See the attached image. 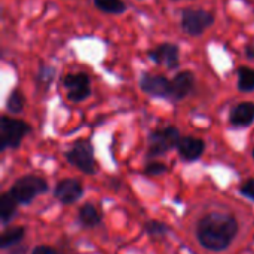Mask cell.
<instances>
[{
    "mask_svg": "<svg viewBox=\"0 0 254 254\" xmlns=\"http://www.w3.org/2000/svg\"><path fill=\"white\" fill-rule=\"evenodd\" d=\"M238 235V222L229 213L213 211L205 214L196 226L199 244L210 252L226 250Z\"/></svg>",
    "mask_w": 254,
    "mask_h": 254,
    "instance_id": "cell-1",
    "label": "cell"
},
{
    "mask_svg": "<svg viewBox=\"0 0 254 254\" xmlns=\"http://www.w3.org/2000/svg\"><path fill=\"white\" fill-rule=\"evenodd\" d=\"M46 190H48V183L45 179L34 174H27L15 180V183L9 189V193L13 196V199L18 204L28 205Z\"/></svg>",
    "mask_w": 254,
    "mask_h": 254,
    "instance_id": "cell-2",
    "label": "cell"
},
{
    "mask_svg": "<svg viewBox=\"0 0 254 254\" xmlns=\"http://www.w3.org/2000/svg\"><path fill=\"white\" fill-rule=\"evenodd\" d=\"M30 131L31 127L27 122L3 116L0 119V149H18Z\"/></svg>",
    "mask_w": 254,
    "mask_h": 254,
    "instance_id": "cell-3",
    "label": "cell"
},
{
    "mask_svg": "<svg viewBox=\"0 0 254 254\" xmlns=\"http://www.w3.org/2000/svg\"><path fill=\"white\" fill-rule=\"evenodd\" d=\"M180 138V131L176 127H165L152 131L149 135L147 158H158L171 152L173 149H177Z\"/></svg>",
    "mask_w": 254,
    "mask_h": 254,
    "instance_id": "cell-4",
    "label": "cell"
},
{
    "mask_svg": "<svg viewBox=\"0 0 254 254\" xmlns=\"http://www.w3.org/2000/svg\"><path fill=\"white\" fill-rule=\"evenodd\" d=\"M65 159L76 167L79 171L83 174L92 176L97 171L95 165V158H94V147L88 140H79L76 141L67 152H65Z\"/></svg>",
    "mask_w": 254,
    "mask_h": 254,
    "instance_id": "cell-5",
    "label": "cell"
},
{
    "mask_svg": "<svg viewBox=\"0 0 254 254\" xmlns=\"http://www.w3.org/2000/svg\"><path fill=\"white\" fill-rule=\"evenodd\" d=\"M214 24V15L202 9H185L182 12V28L189 36H199Z\"/></svg>",
    "mask_w": 254,
    "mask_h": 254,
    "instance_id": "cell-6",
    "label": "cell"
},
{
    "mask_svg": "<svg viewBox=\"0 0 254 254\" xmlns=\"http://www.w3.org/2000/svg\"><path fill=\"white\" fill-rule=\"evenodd\" d=\"M67 98L73 103H80L91 95V80L85 73L67 74L64 79Z\"/></svg>",
    "mask_w": 254,
    "mask_h": 254,
    "instance_id": "cell-7",
    "label": "cell"
},
{
    "mask_svg": "<svg viewBox=\"0 0 254 254\" xmlns=\"http://www.w3.org/2000/svg\"><path fill=\"white\" fill-rule=\"evenodd\" d=\"M83 195V186L76 179H63L55 185L54 196L63 205H71L77 202Z\"/></svg>",
    "mask_w": 254,
    "mask_h": 254,
    "instance_id": "cell-8",
    "label": "cell"
},
{
    "mask_svg": "<svg viewBox=\"0 0 254 254\" xmlns=\"http://www.w3.org/2000/svg\"><path fill=\"white\" fill-rule=\"evenodd\" d=\"M140 86L147 95L156 97V98H170V94H171V80L162 74L144 73L141 77Z\"/></svg>",
    "mask_w": 254,
    "mask_h": 254,
    "instance_id": "cell-9",
    "label": "cell"
},
{
    "mask_svg": "<svg viewBox=\"0 0 254 254\" xmlns=\"http://www.w3.org/2000/svg\"><path fill=\"white\" fill-rule=\"evenodd\" d=\"M179 156L186 162H195L198 161L204 152H205V141L202 138L193 137V135H185L180 138L177 144Z\"/></svg>",
    "mask_w": 254,
    "mask_h": 254,
    "instance_id": "cell-10",
    "label": "cell"
},
{
    "mask_svg": "<svg viewBox=\"0 0 254 254\" xmlns=\"http://www.w3.org/2000/svg\"><path fill=\"white\" fill-rule=\"evenodd\" d=\"M179 46L174 43H161L158 48L149 52V57L156 63V64H164L168 68H176L179 65Z\"/></svg>",
    "mask_w": 254,
    "mask_h": 254,
    "instance_id": "cell-11",
    "label": "cell"
},
{
    "mask_svg": "<svg viewBox=\"0 0 254 254\" xmlns=\"http://www.w3.org/2000/svg\"><path fill=\"white\" fill-rule=\"evenodd\" d=\"M195 86V76L190 71H180L171 80V94L170 98L174 101L186 98Z\"/></svg>",
    "mask_w": 254,
    "mask_h": 254,
    "instance_id": "cell-12",
    "label": "cell"
},
{
    "mask_svg": "<svg viewBox=\"0 0 254 254\" xmlns=\"http://www.w3.org/2000/svg\"><path fill=\"white\" fill-rule=\"evenodd\" d=\"M229 122L238 128L250 127L254 122V103L243 101L234 106L229 113Z\"/></svg>",
    "mask_w": 254,
    "mask_h": 254,
    "instance_id": "cell-13",
    "label": "cell"
},
{
    "mask_svg": "<svg viewBox=\"0 0 254 254\" xmlns=\"http://www.w3.org/2000/svg\"><path fill=\"white\" fill-rule=\"evenodd\" d=\"M77 219L83 228H95L101 223L103 216L98 207H95L94 204H85L83 207L79 208Z\"/></svg>",
    "mask_w": 254,
    "mask_h": 254,
    "instance_id": "cell-14",
    "label": "cell"
},
{
    "mask_svg": "<svg viewBox=\"0 0 254 254\" xmlns=\"http://www.w3.org/2000/svg\"><path fill=\"white\" fill-rule=\"evenodd\" d=\"M18 202L13 199V196L6 192L0 196V219L3 225H7L16 214Z\"/></svg>",
    "mask_w": 254,
    "mask_h": 254,
    "instance_id": "cell-15",
    "label": "cell"
},
{
    "mask_svg": "<svg viewBox=\"0 0 254 254\" xmlns=\"http://www.w3.org/2000/svg\"><path fill=\"white\" fill-rule=\"evenodd\" d=\"M25 237V228L22 226H12L3 231L0 237V247L1 249H10L16 244H19Z\"/></svg>",
    "mask_w": 254,
    "mask_h": 254,
    "instance_id": "cell-16",
    "label": "cell"
},
{
    "mask_svg": "<svg viewBox=\"0 0 254 254\" xmlns=\"http://www.w3.org/2000/svg\"><path fill=\"white\" fill-rule=\"evenodd\" d=\"M238 89L243 92L254 91V68L250 67L238 68Z\"/></svg>",
    "mask_w": 254,
    "mask_h": 254,
    "instance_id": "cell-17",
    "label": "cell"
},
{
    "mask_svg": "<svg viewBox=\"0 0 254 254\" xmlns=\"http://www.w3.org/2000/svg\"><path fill=\"white\" fill-rule=\"evenodd\" d=\"M143 229L149 237H153V238H162L170 231L168 225H165L164 222H159V220H147L144 223Z\"/></svg>",
    "mask_w": 254,
    "mask_h": 254,
    "instance_id": "cell-18",
    "label": "cell"
},
{
    "mask_svg": "<svg viewBox=\"0 0 254 254\" xmlns=\"http://www.w3.org/2000/svg\"><path fill=\"white\" fill-rule=\"evenodd\" d=\"M94 4L107 13H122L125 12L127 6L122 0H94Z\"/></svg>",
    "mask_w": 254,
    "mask_h": 254,
    "instance_id": "cell-19",
    "label": "cell"
},
{
    "mask_svg": "<svg viewBox=\"0 0 254 254\" xmlns=\"http://www.w3.org/2000/svg\"><path fill=\"white\" fill-rule=\"evenodd\" d=\"M24 106H25V98H24V95H22L18 89H13V91L10 92L7 101H6V109H7V112L15 113V115H16V113H21L22 109H24Z\"/></svg>",
    "mask_w": 254,
    "mask_h": 254,
    "instance_id": "cell-20",
    "label": "cell"
},
{
    "mask_svg": "<svg viewBox=\"0 0 254 254\" xmlns=\"http://www.w3.org/2000/svg\"><path fill=\"white\" fill-rule=\"evenodd\" d=\"M168 171V167L164 164V162H159V161H152L149 164H146V167L143 168V173L146 176H162Z\"/></svg>",
    "mask_w": 254,
    "mask_h": 254,
    "instance_id": "cell-21",
    "label": "cell"
},
{
    "mask_svg": "<svg viewBox=\"0 0 254 254\" xmlns=\"http://www.w3.org/2000/svg\"><path fill=\"white\" fill-rule=\"evenodd\" d=\"M240 193L244 196V198H247V199H250V201H253L254 202V179H249V180H246L241 186H240Z\"/></svg>",
    "mask_w": 254,
    "mask_h": 254,
    "instance_id": "cell-22",
    "label": "cell"
},
{
    "mask_svg": "<svg viewBox=\"0 0 254 254\" xmlns=\"http://www.w3.org/2000/svg\"><path fill=\"white\" fill-rule=\"evenodd\" d=\"M30 254H58L52 247H49V246H37V247H34L33 250H31V253Z\"/></svg>",
    "mask_w": 254,
    "mask_h": 254,
    "instance_id": "cell-23",
    "label": "cell"
},
{
    "mask_svg": "<svg viewBox=\"0 0 254 254\" xmlns=\"http://www.w3.org/2000/svg\"><path fill=\"white\" fill-rule=\"evenodd\" d=\"M25 252H27V247H25V246H22V244L19 243V244H16V246L10 247V253L9 254H25Z\"/></svg>",
    "mask_w": 254,
    "mask_h": 254,
    "instance_id": "cell-24",
    "label": "cell"
},
{
    "mask_svg": "<svg viewBox=\"0 0 254 254\" xmlns=\"http://www.w3.org/2000/svg\"><path fill=\"white\" fill-rule=\"evenodd\" d=\"M246 55H247V58H254V45H249L247 48H246Z\"/></svg>",
    "mask_w": 254,
    "mask_h": 254,
    "instance_id": "cell-25",
    "label": "cell"
},
{
    "mask_svg": "<svg viewBox=\"0 0 254 254\" xmlns=\"http://www.w3.org/2000/svg\"><path fill=\"white\" fill-rule=\"evenodd\" d=\"M252 155H253V159H254V147H253V153H252Z\"/></svg>",
    "mask_w": 254,
    "mask_h": 254,
    "instance_id": "cell-26",
    "label": "cell"
}]
</instances>
